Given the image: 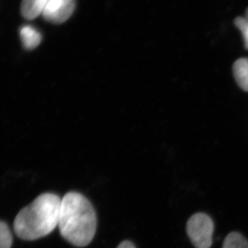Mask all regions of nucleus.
<instances>
[{
  "label": "nucleus",
  "instance_id": "obj_1",
  "mask_svg": "<svg viewBox=\"0 0 248 248\" xmlns=\"http://www.w3.org/2000/svg\"><path fill=\"white\" fill-rule=\"evenodd\" d=\"M58 227L62 237L70 244L77 247L88 246L97 230L92 204L79 192H68L62 199Z\"/></svg>",
  "mask_w": 248,
  "mask_h": 248
},
{
  "label": "nucleus",
  "instance_id": "obj_2",
  "mask_svg": "<svg viewBox=\"0 0 248 248\" xmlns=\"http://www.w3.org/2000/svg\"><path fill=\"white\" fill-rule=\"evenodd\" d=\"M62 199L53 193L42 194L21 210L14 221L19 238L27 241L45 237L58 226Z\"/></svg>",
  "mask_w": 248,
  "mask_h": 248
},
{
  "label": "nucleus",
  "instance_id": "obj_3",
  "mask_svg": "<svg viewBox=\"0 0 248 248\" xmlns=\"http://www.w3.org/2000/svg\"><path fill=\"white\" fill-rule=\"evenodd\" d=\"M187 234L196 248H210L213 244L215 226L212 218L204 213H197L189 218Z\"/></svg>",
  "mask_w": 248,
  "mask_h": 248
},
{
  "label": "nucleus",
  "instance_id": "obj_4",
  "mask_svg": "<svg viewBox=\"0 0 248 248\" xmlns=\"http://www.w3.org/2000/svg\"><path fill=\"white\" fill-rule=\"evenodd\" d=\"M76 7V0H48L42 16L49 22L62 24L69 19Z\"/></svg>",
  "mask_w": 248,
  "mask_h": 248
},
{
  "label": "nucleus",
  "instance_id": "obj_5",
  "mask_svg": "<svg viewBox=\"0 0 248 248\" xmlns=\"http://www.w3.org/2000/svg\"><path fill=\"white\" fill-rule=\"evenodd\" d=\"M48 0H22L21 13L23 17L29 20L42 15Z\"/></svg>",
  "mask_w": 248,
  "mask_h": 248
},
{
  "label": "nucleus",
  "instance_id": "obj_6",
  "mask_svg": "<svg viewBox=\"0 0 248 248\" xmlns=\"http://www.w3.org/2000/svg\"><path fill=\"white\" fill-rule=\"evenodd\" d=\"M23 46L27 50H32L40 45L42 35L37 29L31 26H24L19 31Z\"/></svg>",
  "mask_w": 248,
  "mask_h": 248
},
{
  "label": "nucleus",
  "instance_id": "obj_7",
  "mask_svg": "<svg viewBox=\"0 0 248 248\" xmlns=\"http://www.w3.org/2000/svg\"><path fill=\"white\" fill-rule=\"evenodd\" d=\"M233 73L240 87L248 92V59L236 60L233 65Z\"/></svg>",
  "mask_w": 248,
  "mask_h": 248
},
{
  "label": "nucleus",
  "instance_id": "obj_8",
  "mask_svg": "<svg viewBox=\"0 0 248 248\" xmlns=\"http://www.w3.org/2000/svg\"><path fill=\"white\" fill-rule=\"evenodd\" d=\"M223 248H248V241L239 232H231L223 241Z\"/></svg>",
  "mask_w": 248,
  "mask_h": 248
},
{
  "label": "nucleus",
  "instance_id": "obj_9",
  "mask_svg": "<svg viewBox=\"0 0 248 248\" xmlns=\"http://www.w3.org/2000/svg\"><path fill=\"white\" fill-rule=\"evenodd\" d=\"M13 236L10 228L4 222L0 221V248H11Z\"/></svg>",
  "mask_w": 248,
  "mask_h": 248
},
{
  "label": "nucleus",
  "instance_id": "obj_10",
  "mask_svg": "<svg viewBox=\"0 0 248 248\" xmlns=\"http://www.w3.org/2000/svg\"><path fill=\"white\" fill-rule=\"evenodd\" d=\"M235 25L242 32L244 36L245 46L248 50V20L246 17H239L234 20Z\"/></svg>",
  "mask_w": 248,
  "mask_h": 248
},
{
  "label": "nucleus",
  "instance_id": "obj_11",
  "mask_svg": "<svg viewBox=\"0 0 248 248\" xmlns=\"http://www.w3.org/2000/svg\"><path fill=\"white\" fill-rule=\"evenodd\" d=\"M117 248H136L133 243L129 241H124L119 245Z\"/></svg>",
  "mask_w": 248,
  "mask_h": 248
},
{
  "label": "nucleus",
  "instance_id": "obj_12",
  "mask_svg": "<svg viewBox=\"0 0 248 248\" xmlns=\"http://www.w3.org/2000/svg\"><path fill=\"white\" fill-rule=\"evenodd\" d=\"M246 19H248V9H247V11H246Z\"/></svg>",
  "mask_w": 248,
  "mask_h": 248
}]
</instances>
